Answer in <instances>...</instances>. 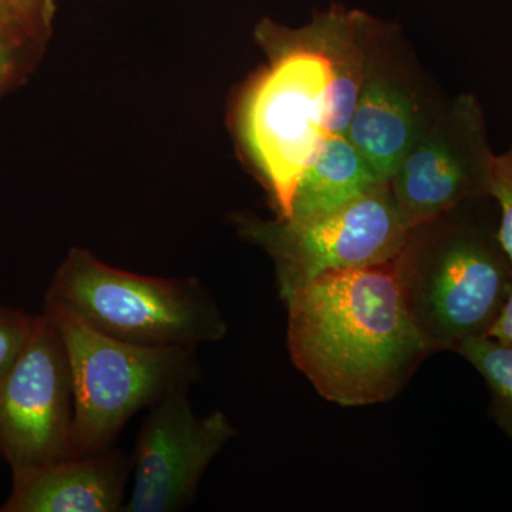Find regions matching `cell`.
Wrapping results in <instances>:
<instances>
[{
	"instance_id": "cell-1",
	"label": "cell",
	"mask_w": 512,
	"mask_h": 512,
	"mask_svg": "<svg viewBox=\"0 0 512 512\" xmlns=\"http://www.w3.org/2000/svg\"><path fill=\"white\" fill-rule=\"evenodd\" d=\"M379 25L339 5L299 29L259 25L269 63L245 93L239 133L281 220L326 138L348 133Z\"/></svg>"
},
{
	"instance_id": "cell-2",
	"label": "cell",
	"mask_w": 512,
	"mask_h": 512,
	"mask_svg": "<svg viewBox=\"0 0 512 512\" xmlns=\"http://www.w3.org/2000/svg\"><path fill=\"white\" fill-rule=\"evenodd\" d=\"M393 261L320 276L284 301L292 363L330 403L390 402L434 355Z\"/></svg>"
},
{
	"instance_id": "cell-3",
	"label": "cell",
	"mask_w": 512,
	"mask_h": 512,
	"mask_svg": "<svg viewBox=\"0 0 512 512\" xmlns=\"http://www.w3.org/2000/svg\"><path fill=\"white\" fill-rule=\"evenodd\" d=\"M480 201L410 229L393 261L433 353L487 336L510 295L512 264L498 239V222L474 212Z\"/></svg>"
},
{
	"instance_id": "cell-4",
	"label": "cell",
	"mask_w": 512,
	"mask_h": 512,
	"mask_svg": "<svg viewBox=\"0 0 512 512\" xmlns=\"http://www.w3.org/2000/svg\"><path fill=\"white\" fill-rule=\"evenodd\" d=\"M43 308L70 313L134 345L198 348L228 335L224 313L200 279L134 274L82 248H73L57 268Z\"/></svg>"
},
{
	"instance_id": "cell-5",
	"label": "cell",
	"mask_w": 512,
	"mask_h": 512,
	"mask_svg": "<svg viewBox=\"0 0 512 512\" xmlns=\"http://www.w3.org/2000/svg\"><path fill=\"white\" fill-rule=\"evenodd\" d=\"M43 312L62 333L72 369V456L113 447L138 412L201 379L197 348L134 345L97 332L59 309Z\"/></svg>"
},
{
	"instance_id": "cell-6",
	"label": "cell",
	"mask_w": 512,
	"mask_h": 512,
	"mask_svg": "<svg viewBox=\"0 0 512 512\" xmlns=\"http://www.w3.org/2000/svg\"><path fill=\"white\" fill-rule=\"evenodd\" d=\"M241 234L274 261L282 301L320 276L392 262L410 228L390 184L312 220L238 218Z\"/></svg>"
},
{
	"instance_id": "cell-7",
	"label": "cell",
	"mask_w": 512,
	"mask_h": 512,
	"mask_svg": "<svg viewBox=\"0 0 512 512\" xmlns=\"http://www.w3.org/2000/svg\"><path fill=\"white\" fill-rule=\"evenodd\" d=\"M72 369L59 328L47 313L0 377V457L12 473L72 457Z\"/></svg>"
},
{
	"instance_id": "cell-8",
	"label": "cell",
	"mask_w": 512,
	"mask_h": 512,
	"mask_svg": "<svg viewBox=\"0 0 512 512\" xmlns=\"http://www.w3.org/2000/svg\"><path fill=\"white\" fill-rule=\"evenodd\" d=\"M487 127L473 94L441 104L392 180L394 202L410 229L488 197Z\"/></svg>"
},
{
	"instance_id": "cell-9",
	"label": "cell",
	"mask_w": 512,
	"mask_h": 512,
	"mask_svg": "<svg viewBox=\"0 0 512 512\" xmlns=\"http://www.w3.org/2000/svg\"><path fill=\"white\" fill-rule=\"evenodd\" d=\"M188 393L190 387L175 390L148 409L131 454L133 488L123 512L184 511L212 461L238 436L227 413H195Z\"/></svg>"
},
{
	"instance_id": "cell-10",
	"label": "cell",
	"mask_w": 512,
	"mask_h": 512,
	"mask_svg": "<svg viewBox=\"0 0 512 512\" xmlns=\"http://www.w3.org/2000/svg\"><path fill=\"white\" fill-rule=\"evenodd\" d=\"M382 32L380 26L370 47L365 82L346 137L376 174L390 183L439 106H431L410 74L387 56Z\"/></svg>"
},
{
	"instance_id": "cell-11",
	"label": "cell",
	"mask_w": 512,
	"mask_h": 512,
	"mask_svg": "<svg viewBox=\"0 0 512 512\" xmlns=\"http://www.w3.org/2000/svg\"><path fill=\"white\" fill-rule=\"evenodd\" d=\"M131 474V454L114 447L15 471L0 512L123 511Z\"/></svg>"
},
{
	"instance_id": "cell-12",
	"label": "cell",
	"mask_w": 512,
	"mask_h": 512,
	"mask_svg": "<svg viewBox=\"0 0 512 512\" xmlns=\"http://www.w3.org/2000/svg\"><path fill=\"white\" fill-rule=\"evenodd\" d=\"M386 184L348 137L332 134L299 180L288 220L332 214Z\"/></svg>"
},
{
	"instance_id": "cell-13",
	"label": "cell",
	"mask_w": 512,
	"mask_h": 512,
	"mask_svg": "<svg viewBox=\"0 0 512 512\" xmlns=\"http://www.w3.org/2000/svg\"><path fill=\"white\" fill-rule=\"evenodd\" d=\"M483 377L490 394L488 413L512 440V343L491 336L464 340L454 350Z\"/></svg>"
},
{
	"instance_id": "cell-14",
	"label": "cell",
	"mask_w": 512,
	"mask_h": 512,
	"mask_svg": "<svg viewBox=\"0 0 512 512\" xmlns=\"http://www.w3.org/2000/svg\"><path fill=\"white\" fill-rule=\"evenodd\" d=\"M46 40L18 20L0 15V93L30 72Z\"/></svg>"
},
{
	"instance_id": "cell-15",
	"label": "cell",
	"mask_w": 512,
	"mask_h": 512,
	"mask_svg": "<svg viewBox=\"0 0 512 512\" xmlns=\"http://www.w3.org/2000/svg\"><path fill=\"white\" fill-rule=\"evenodd\" d=\"M488 197L495 201L500 212L497 235L512 264V146L503 154H494Z\"/></svg>"
},
{
	"instance_id": "cell-16",
	"label": "cell",
	"mask_w": 512,
	"mask_h": 512,
	"mask_svg": "<svg viewBox=\"0 0 512 512\" xmlns=\"http://www.w3.org/2000/svg\"><path fill=\"white\" fill-rule=\"evenodd\" d=\"M37 315L0 305V377L20 355L35 329Z\"/></svg>"
},
{
	"instance_id": "cell-17",
	"label": "cell",
	"mask_w": 512,
	"mask_h": 512,
	"mask_svg": "<svg viewBox=\"0 0 512 512\" xmlns=\"http://www.w3.org/2000/svg\"><path fill=\"white\" fill-rule=\"evenodd\" d=\"M0 15L49 37L55 15V0H0Z\"/></svg>"
},
{
	"instance_id": "cell-18",
	"label": "cell",
	"mask_w": 512,
	"mask_h": 512,
	"mask_svg": "<svg viewBox=\"0 0 512 512\" xmlns=\"http://www.w3.org/2000/svg\"><path fill=\"white\" fill-rule=\"evenodd\" d=\"M487 336L501 340V342L512 343V286L503 312L498 316L497 322L494 323Z\"/></svg>"
}]
</instances>
